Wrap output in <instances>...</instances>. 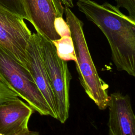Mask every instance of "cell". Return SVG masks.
I'll return each mask as SVG.
<instances>
[{
    "instance_id": "1",
    "label": "cell",
    "mask_w": 135,
    "mask_h": 135,
    "mask_svg": "<svg viewBox=\"0 0 135 135\" xmlns=\"http://www.w3.org/2000/svg\"><path fill=\"white\" fill-rule=\"evenodd\" d=\"M76 5L105 35L117 69L134 76L135 20L108 2L101 4L93 0H78Z\"/></svg>"
},
{
    "instance_id": "2",
    "label": "cell",
    "mask_w": 135,
    "mask_h": 135,
    "mask_svg": "<svg viewBox=\"0 0 135 135\" xmlns=\"http://www.w3.org/2000/svg\"><path fill=\"white\" fill-rule=\"evenodd\" d=\"M66 22L73 40L79 79L85 93L100 110L107 108L109 85L99 76L91 57L83 32V23L66 6L64 7Z\"/></svg>"
},
{
    "instance_id": "3",
    "label": "cell",
    "mask_w": 135,
    "mask_h": 135,
    "mask_svg": "<svg viewBox=\"0 0 135 135\" xmlns=\"http://www.w3.org/2000/svg\"><path fill=\"white\" fill-rule=\"evenodd\" d=\"M0 81L41 115L51 111L30 72L0 46Z\"/></svg>"
},
{
    "instance_id": "4",
    "label": "cell",
    "mask_w": 135,
    "mask_h": 135,
    "mask_svg": "<svg viewBox=\"0 0 135 135\" xmlns=\"http://www.w3.org/2000/svg\"><path fill=\"white\" fill-rule=\"evenodd\" d=\"M38 34L43 61L54 97L57 120L64 123L69 115V90L72 76L67 62L58 56L52 42Z\"/></svg>"
},
{
    "instance_id": "5",
    "label": "cell",
    "mask_w": 135,
    "mask_h": 135,
    "mask_svg": "<svg viewBox=\"0 0 135 135\" xmlns=\"http://www.w3.org/2000/svg\"><path fill=\"white\" fill-rule=\"evenodd\" d=\"M32 34L23 18L0 7V46L27 70L26 47Z\"/></svg>"
},
{
    "instance_id": "6",
    "label": "cell",
    "mask_w": 135,
    "mask_h": 135,
    "mask_svg": "<svg viewBox=\"0 0 135 135\" xmlns=\"http://www.w3.org/2000/svg\"><path fill=\"white\" fill-rule=\"evenodd\" d=\"M27 19L36 32L51 41L60 38L54 28L56 17H63L64 7L58 0H22Z\"/></svg>"
},
{
    "instance_id": "7",
    "label": "cell",
    "mask_w": 135,
    "mask_h": 135,
    "mask_svg": "<svg viewBox=\"0 0 135 135\" xmlns=\"http://www.w3.org/2000/svg\"><path fill=\"white\" fill-rule=\"evenodd\" d=\"M26 53L28 60L27 70L50 107L52 118L57 119L54 97L43 61L40 37L38 33L32 34L26 47Z\"/></svg>"
},
{
    "instance_id": "8",
    "label": "cell",
    "mask_w": 135,
    "mask_h": 135,
    "mask_svg": "<svg viewBox=\"0 0 135 135\" xmlns=\"http://www.w3.org/2000/svg\"><path fill=\"white\" fill-rule=\"evenodd\" d=\"M107 108L108 135H135V116L128 95L111 93Z\"/></svg>"
},
{
    "instance_id": "9",
    "label": "cell",
    "mask_w": 135,
    "mask_h": 135,
    "mask_svg": "<svg viewBox=\"0 0 135 135\" xmlns=\"http://www.w3.org/2000/svg\"><path fill=\"white\" fill-rule=\"evenodd\" d=\"M34 110L19 98L0 104V133L15 135L28 130Z\"/></svg>"
},
{
    "instance_id": "10",
    "label": "cell",
    "mask_w": 135,
    "mask_h": 135,
    "mask_svg": "<svg viewBox=\"0 0 135 135\" xmlns=\"http://www.w3.org/2000/svg\"><path fill=\"white\" fill-rule=\"evenodd\" d=\"M53 43L57 55L64 61H76L74 44L71 35H64L60 38L52 41Z\"/></svg>"
},
{
    "instance_id": "11",
    "label": "cell",
    "mask_w": 135,
    "mask_h": 135,
    "mask_svg": "<svg viewBox=\"0 0 135 135\" xmlns=\"http://www.w3.org/2000/svg\"><path fill=\"white\" fill-rule=\"evenodd\" d=\"M0 7L11 11L24 20L27 19L22 0H0Z\"/></svg>"
},
{
    "instance_id": "12",
    "label": "cell",
    "mask_w": 135,
    "mask_h": 135,
    "mask_svg": "<svg viewBox=\"0 0 135 135\" xmlns=\"http://www.w3.org/2000/svg\"><path fill=\"white\" fill-rule=\"evenodd\" d=\"M18 98V97L15 92L9 89L0 81V104Z\"/></svg>"
},
{
    "instance_id": "13",
    "label": "cell",
    "mask_w": 135,
    "mask_h": 135,
    "mask_svg": "<svg viewBox=\"0 0 135 135\" xmlns=\"http://www.w3.org/2000/svg\"><path fill=\"white\" fill-rule=\"evenodd\" d=\"M54 25L55 31L60 37L71 35L69 26L63 17L55 18L54 22Z\"/></svg>"
},
{
    "instance_id": "14",
    "label": "cell",
    "mask_w": 135,
    "mask_h": 135,
    "mask_svg": "<svg viewBox=\"0 0 135 135\" xmlns=\"http://www.w3.org/2000/svg\"><path fill=\"white\" fill-rule=\"evenodd\" d=\"M118 8L122 7L126 9L129 16L135 20V0H115Z\"/></svg>"
},
{
    "instance_id": "15",
    "label": "cell",
    "mask_w": 135,
    "mask_h": 135,
    "mask_svg": "<svg viewBox=\"0 0 135 135\" xmlns=\"http://www.w3.org/2000/svg\"><path fill=\"white\" fill-rule=\"evenodd\" d=\"M61 2L62 4H63L64 6H66L69 8H72L74 6L73 0H58Z\"/></svg>"
},
{
    "instance_id": "16",
    "label": "cell",
    "mask_w": 135,
    "mask_h": 135,
    "mask_svg": "<svg viewBox=\"0 0 135 135\" xmlns=\"http://www.w3.org/2000/svg\"><path fill=\"white\" fill-rule=\"evenodd\" d=\"M15 135H41L40 133L37 131H30L29 129L27 130H26L25 131H23L22 132H21L20 133H18Z\"/></svg>"
},
{
    "instance_id": "17",
    "label": "cell",
    "mask_w": 135,
    "mask_h": 135,
    "mask_svg": "<svg viewBox=\"0 0 135 135\" xmlns=\"http://www.w3.org/2000/svg\"><path fill=\"white\" fill-rule=\"evenodd\" d=\"M0 135H3V134H1V133H0Z\"/></svg>"
}]
</instances>
